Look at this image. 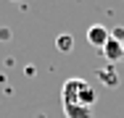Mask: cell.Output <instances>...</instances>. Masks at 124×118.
I'll list each match as a JSON object with an SVG mask.
<instances>
[{
  "label": "cell",
  "mask_w": 124,
  "mask_h": 118,
  "mask_svg": "<svg viewBox=\"0 0 124 118\" xmlns=\"http://www.w3.org/2000/svg\"><path fill=\"white\" fill-rule=\"evenodd\" d=\"M13 3H16V0H13Z\"/></svg>",
  "instance_id": "9c48e42d"
},
{
  "label": "cell",
  "mask_w": 124,
  "mask_h": 118,
  "mask_svg": "<svg viewBox=\"0 0 124 118\" xmlns=\"http://www.w3.org/2000/svg\"><path fill=\"white\" fill-rule=\"evenodd\" d=\"M98 79L103 81V84H108V87H116V84H119V73L114 71L111 63H108V66H103V68L98 71Z\"/></svg>",
  "instance_id": "8992f818"
},
{
  "label": "cell",
  "mask_w": 124,
  "mask_h": 118,
  "mask_svg": "<svg viewBox=\"0 0 124 118\" xmlns=\"http://www.w3.org/2000/svg\"><path fill=\"white\" fill-rule=\"evenodd\" d=\"M55 47H58L61 52H71V50H74V37H71V34H58V37H55Z\"/></svg>",
  "instance_id": "52a82bcc"
},
{
  "label": "cell",
  "mask_w": 124,
  "mask_h": 118,
  "mask_svg": "<svg viewBox=\"0 0 124 118\" xmlns=\"http://www.w3.org/2000/svg\"><path fill=\"white\" fill-rule=\"evenodd\" d=\"M85 84V79H69L66 84H63V92H61V97H63V105H77V94H79V87Z\"/></svg>",
  "instance_id": "7a4b0ae2"
},
{
  "label": "cell",
  "mask_w": 124,
  "mask_h": 118,
  "mask_svg": "<svg viewBox=\"0 0 124 118\" xmlns=\"http://www.w3.org/2000/svg\"><path fill=\"white\" fill-rule=\"evenodd\" d=\"M103 55H106V60L114 66V63L124 60V45L119 42V39H108V42H106V47H103Z\"/></svg>",
  "instance_id": "3957f363"
},
{
  "label": "cell",
  "mask_w": 124,
  "mask_h": 118,
  "mask_svg": "<svg viewBox=\"0 0 124 118\" xmlns=\"http://www.w3.org/2000/svg\"><path fill=\"white\" fill-rule=\"evenodd\" d=\"M111 39H119V42L124 45V26H116V29L111 32Z\"/></svg>",
  "instance_id": "ba28073f"
},
{
  "label": "cell",
  "mask_w": 124,
  "mask_h": 118,
  "mask_svg": "<svg viewBox=\"0 0 124 118\" xmlns=\"http://www.w3.org/2000/svg\"><path fill=\"white\" fill-rule=\"evenodd\" d=\"M66 118H93V108L87 105H63Z\"/></svg>",
  "instance_id": "277c9868"
},
{
  "label": "cell",
  "mask_w": 124,
  "mask_h": 118,
  "mask_svg": "<svg viewBox=\"0 0 124 118\" xmlns=\"http://www.w3.org/2000/svg\"><path fill=\"white\" fill-rule=\"evenodd\" d=\"M93 102H95V89L85 81V84L79 87V94H77V105H87V108H93Z\"/></svg>",
  "instance_id": "5b68a950"
},
{
  "label": "cell",
  "mask_w": 124,
  "mask_h": 118,
  "mask_svg": "<svg viewBox=\"0 0 124 118\" xmlns=\"http://www.w3.org/2000/svg\"><path fill=\"white\" fill-rule=\"evenodd\" d=\"M108 39H111V29H106L103 24H93V26L87 29V42H90L93 47H98V50H103Z\"/></svg>",
  "instance_id": "6da1fadb"
}]
</instances>
